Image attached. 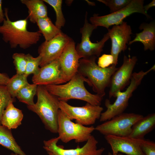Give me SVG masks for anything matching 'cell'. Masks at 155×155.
I'll list each match as a JSON object with an SVG mask.
<instances>
[{"label": "cell", "mask_w": 155, "mask_h": 155, "mask_svg": "<svg viewBox=\"0 0 155 155\" xmlns=\"http://www.w3.org/2000/svg\"><path fill=\"white\" fill-rule=\"evenodd\" d=\"M155 6V0H153L150 3L144 6V8L145 12L147 13V11L150 8Z\"/></svg>", "instance_id": "cell-35"}, {"label": "cell", "mask_w": 155, "mask_h": 155, "mask_svg": "<svg viewBox=\"0 0 155 155\" xmlns=\"http://www.w3.org/2000/svg\"><path fill=\"white\" fill-rule=\"evenodd\" d=\"M59 108L71 120L75 119L76 123L84 126L94 124L100 119L103 110L100 105L88 102L82 106H74L61 100L59 101Z\"/></svg>", "instance_id": "cell-9"}, {"label": "cell", "mask_w": 155, "mask_h": 155, "mask_svg": "<svg viewBox=\"0 0 155 155\" xmlns=\"http://www.w3.org/2000/svg\"><path fill=\"white\" fill-rule=\"evenodd\" d=\"M137 61L135 56H124L122 65L118 68L111 78L109 86V98L115 97L116 93L123 90L128 84Z\"/></svg>", "instance_id": "cell-13"}, {"label": "cell", "mask_w": 155, "mask_h": 155, "mask_svg": "<svg viewBox=\"0 0 155 155\" xmlns=\"http://www.w3.org/2000/svg\"><path fill=\"white\" fill-rule=\"evenodd\" d=\"M10 155H19L15 153H12Z\"/></svg>", "instance_id": "cell-38"}, {"label": "cell", "mask_w": 155, "mask_h": 155, "mask_svg": "<svg viewBox=\"0 0 155 155\" xmlns=\"http://www.w3.org/2000/svg\"><path fill=\"white\" fill-rule=\"evenodd\" d=\"M141 150L144 155H155V143L149 140H140Z\"/></svg>", "instance_id": "cell-31"}, {"label": "cell", "mask_w": 155, "mask_h": 155, "mask_svg": "<svg viewBox=\"0 0 155 155\" xmlns=\"http://www.w3.org/2000/svg\"><path fill=\"white\" fill-rule=\"evenodd\" d=\"M87 13L86 12L84 26L80 29V32L82 34L81 42L75 46L76 51L80 59L94 56L99 57L103 50L105 43L109 38L107 32L99 41L93 43L91 41L90 38L92 33L98 26L88 22Z\"/></svg>", "instance_id": "cell-10"}, {"label": "cell", "mask_w": 155, "mask_h": 155, "mask_svg": "<svg viewBox=\"0 0 155 155\" xmlns=\"http://www.w3.org/2000/svg\"><path fill=\"white\" fill-rule=\"evenodd\" d=\"M143 117L140 114L123 113L98 125L95 130L104 136H129L133 125Z\"/></svg>", "instance_id": "cell-7"}, {"label": "cell", "mask_w": 155, "mask_h": 155, "mask_svg": "<svg viewBox=\"0 0 155 155\" xmlns=\"http://www.w3.org/2000/svg\"><path fill=\"white\" fill-rule=\"evenodd\" d=\"M113 57L111 54H103L99 57L97 65L102 68L108 67L113 63Z\"/></svg>", "instance_id": "cell-32"}, {"label": "cell", "mask_w": 155, "mask_h": 155, "mask_svg": "<svg viewBox=\"0 0 155 155\" xmlns=\"http://www.w3.org/2000/svg\"><path fill=\"white\" fill-rule=\"evenodd\" d=\"M108 30L109 38L111 41V54L113 57V64L116 66L119 54L127 49V44L131 41L132 30L130 26L124 21L121 24L114 25L111 29Z\"/></svg>", "instance_id": "cell-14"}, {"label": "cell", "mask_w": 155, "mask_h": 155, "mask_svg": "<svg viewBox=\"0 0 155 155\" xmlns=\"http://www.w3.org/2000/svg\"><path fill=\"white\" fill-rule=\"evenodd\" d=\"M13 102L9 103L3 112L1 119V125L11 130L20 125L23 118L22 111L14 106Z\"/></svg>", "instance_id": "cell-20"}, {"label": "cell", "mask_w": 155, "mask_h": 155, "mask_svg": "<svg viewBox=\"0 0 155 155\" xmlns=\"http://www.w3.org/2000/svg\"><path fill=\"white\" fill-rule=\"evenodd\" d=\"M131 0H98L108 6L111 13L118 11L128 5Z\"/></svg>", "instance_id": "cell-30"}, {"label": "cell", "mask_w": 155, "mask_h": 155, "mask_svg": "<svg viewBox=\"0 0 155 155\" xmlns=\"http://www.w3.org/2000/svg\"><path fill=\"white\" fill-rule=\"evenodd\" d=\"M85 82L89 84L87 78L77 73L65 84L44 86L51 94L57 97L59 101L67 102L70 99H76L100 106L103 97L90 93L84 86Z\"/></svg>", "instance_id": "cell-2"}, {"label": "cell", "mask_w": 155, "mask_h": 155, "mask_svg": "<svg viewBox=\"0 0 155 155\" xmlns=\"http://www.w3.org/2000/svg\"><path fill=\"white\" fill-rule=\"evenodd\" d=\"M37 86L34 84H28L18 92L16 97L19 101L25 104L27 106L34 105V98L36 94Z\"/></svg>", "instance_id": "cell-24"}, {"label": "cell", "mask_w": 155, "mask_h": 155, "mask_svg": "<svg viewBox=\"0 0 155 155\" xmlns=\"http://www.w3.org/2000/svg\"><path fill=\"white\" fill-rule=\"evenodd\" d=\"M80 59L75 43L72 39L58 59L61 69L67 82L77 73Z\"/></svg>", "instance_id": "cell-16"}, {"label": "cell", "mask_w": 155, "mask_h": 155, "mask_svg": "<svg viewBox=\"0 0 155 155\" xmlns=\"http://www.w3.org/2000/svg\"><path fill=\"white\" fill-rule=\"evenodd\" d=\"M72 39L62 32L51 40L43 42L38 49L39 55L41 57L40 67L58 59L66 46Z\"/></svg>", "instance_id": "cell-12"}, {"label": "cell", "mask_w": 155, "mask_h": 155, "mask_svg": "<svg viewBox=\"0 0 155 155\" xmlns=\"http://www.w3.org/2000/svg\"><path fill=\"white\" fill-rule=\"evenodd\" d=\"M57 123L58 137L64 143L73 140L77 143L86 142L95 130L93 126L87 127L73 122L60 109L57 117Z\"/></svg>", "instance_id": "cell-6"}, {"label": "cell", "mask_w": 155, "mask_h": 155, "mask_svg": "<svg viewBox=\"0 0 155 155\" xmlns=\"http://www.w3.org/2000/svg\"><path fill=\"white\" fill-rule=\"evenodd\" d=\"M27 77L24 74L16 73L9 78L6 86L9 92L13 98L16 97L18 92L29 83L27 80Z\"/></svg>", "instance_id": "cell-25"}, {"label": "cell", "mask_w": 155, "mask_h": 155, "mask_svg": "<svg viewBox=\"0 0 155 155\" xmlns=\"http://www.w3.org/2000/svg\"><path fill=\"white\" fill-rule=\"evenodd\" d=\"M47 152L48 155H54L52 153L50 152Z\"/></svg>", "instance_id": "cell-36"}, {"label": "cell", "mask_w": 155, "mask_h": 155, "mask_svg": "<svg viewBox=\"0 0 155 155\" xmlns=\"http://www.w3.org/2000/svg\"><path fill=\"white\" fill-rule=\"evenodd\" d=\"M142 32L136 34L133 40L130 41L128 44L130 45L136 42H140L144 46V51H152L155 48V22L153 20L149 23H144L140 27Z\"/></svg>", "instance_id": "cell-18"}, {"label": "cell", "mask_w": 155, "mask_h": 155, "mask_svg": "<svg viewBox=\"0 0 155 155\" xmlns=\"http://www.w3.org/2000/svg\"><path fill=\"white\" fill-rule=\"evenodd\" d=\"M58 137L43 141V148L46 152H50L54 155H102L105 148L97 149L98 141L91 135L82 147L77 146L76 148L65 149L58 146L59 140Z\"/></svg>", "instance_id": "cell-11"}, {"label": "cell", "mask_w": 155, "mask_h": 155, "mask_svg": "<svg viewBox=\"0 0 155 155\" xmlns=\"http://www.w3.org/2000/svg\"><path fill=\"white\" fill-rule=\"evenodd\" d=\"M27 63L24 75L28 77L30 74L36 73L40 68V64L41 57L38 55L36 57H33L30 54H26Z\"/></svg>", "instance_id": "cell-27"}, {"label": "cell", "mask_w": 155, "mask_h": 155, "mask_svg": "<svg viewBox=\"0 0 155 155\" xmlns=\"http://www.w3.org/2000/svg\"><path fill=\"white\" fill-rule=\"evenodd\" d=\"M155 69L154 65L146 71L141 70L133 73L129 85L125 91H119L116 93V99L113 103H111L108 99L105 100L104 104L106 110L101 113L100 121L104 122L124 113L128 105L129 100L133 93L140 84L144 77Z\"/></svg>", "instance_id": "cell-5"}, {"label": "cell", "mask_w": 155, "mask_h": 155, "mask_svg": "<svg viewBox=\"0 0 155 155\" xmlns=\"http://www.w3.org/2000/svg\"><path fill=\"white\" fill-rule=\"evenodd\" d=\"M108 155H118V154H113L110 152H109L108 154Z\"/></svg>", "instance_id": "cell-37"}, {"label": "cell", "mask_w": 155, "mask_h": 155, "mask_svg": "<svg viewBox=\"0 0 155 155\" xmlns=\"http://www.w3.org/2000/svg\"><path fill=\"white\" fill-rule=\"evenodd\" d=\"M32 81L33 84L38 86H43L67 82L61 69L58 59L40 68L34 75Z\"/></svg>", "instance_id": "cell-15"}, {"label": "cell", "mask_w": 155, "mask_h": 155, "mask_svg": "<svg viewBox=\"0 0 155 155\" xmlns=\"http://www.w3.org/2000/svg\"><path fill=\"white\" fill-rule=\"evenodd\" d=\"M14 100L9 92L6 86L0 85V125L3 111L9 103Z\"/></svg>", "instance_id": "cell-29"}, {"label": "cell", "mask_w": 155, "mask_h": 155, "mask_svg": "<svg viewBox=\"0 0 155 155\" xmlns=\"http://www.w3.org/2000/svg\"><path fill=\"white\" fill-rule=\"evenodd\" d=\"M36 94V103L27 106L28 108L39 116L46 129L52 133H57L59 100L51 94L44 86H37Z\"/></svg>", "instance_id": "cell-3"}, {"label": "cell", "mask_w": 155, "mask_h": 155, "mask_svg": "<svg viewBox=\"0 0 155 155\" xmlns=\"http://www.w3.org/2000/svg\"><path fill=\"white\" fill-rule=\"evenodd\" d=\"M2 1L0 0V23L3 22L5 18V16L2 7Z\"/></svg>", "instance_id": "cell-34"}, {"label": "cell", "mask_w": 155, "mask_h": 155, "mask_svg": "<svg viewBox=\"0 0 155 155\" xmlns=\"http://www.w3.org/2000/svg\"><path fill=\"white\" fill-rule=\"evenodd\" d=\"M11 130L0 125V144L19 155H26L14 138Z\"/></svg>", "instance_id": "cell-23"}, {"label": "cell", "mask_w": 155, "mask_h": 155, "mask_svg": "<svg viewBox=\"0 0 155 155\" xmlns=\"http://www.w3.org/2000/svg\"><path fill=\"white\" fill-rule=\"evenodd\" d=\"M12 57L16 73L24 74L27 63L26 54L22 53H15L13 54Z\"/></svg>", "instance_id": "cell-28"}, {"label": "cell", "mask_w": 155, "mask_h": 155, "mask_svg": "<svg viewBox=\"0 0 155 155\" xmlns=\"http://www.w3.org/2000/svg\"><path fill=\"white\" fill-rule=\"evenodd\" d=\"M155 127V114H149L134 124L129 137L136 139H144V136L152 131Z\"/></svg>", "instance_id": "cell-19"}, {"label": "cell", "mask_w": 155, "mask_h": 155, "mask_svg": "<svg viewBox=\"0 0 155 155\" xmlns=\"http://www.w3.org/2000/svg\"><path fill=\"white\" fill-rule=\"evenodd\" d=\"M118 155H125L123 154H118Z\"/></svg>", "instance_id": "cell-39"}, {"label": "cell", "mask_w": 155, "mask_h": 155, "mask_svg": "<svg viewBox=\"0 0 155 155\" xmlns=\"http://www.w3.org/2000/svg\"><path fill=\"white\" fill-rule=\"evenodd\" d=\"M51 6L55 11L56 15V20L55 25L61 29L65 24V20L62 10V0H43Z\"/></svg>", "instance_id": "cell-26"}, {"label": "cell", "mask_w": 155, "mask_h": 155, "mask_svg": "<svg viewBox=\"0 0 155 155\" xmlns=\"http://www.w3.org/2000/svg\"><path fill=\"white\" fill-rule=\"evenodd\" d=\"M144 4L143 0H131L128 5L118 11L103 16L94 15L90 20L92 24L108 29L112 25L121 24L125 18L133 13H141L150 18L151 17L144 9Z\"/></svg>", "instance_id": "cell-8"}, {"label": "cell", "mask_w": 155, "mask_h": 155, "mask_svg": "<svg viewBox=\"0 0 155 155\" xmlns=\"http://www.w3.org/2000/svg\"><path fill=\"white\" fill-rule=\"evenodd\" d=\"M9 79V78L6 74L0 73V85L6 86Z\"/></svg>", "instance_id": "cell-33"}, {"label": "cell", "mask_w": 155, "mask_h": 155, "mask_svg": "<svg viewBox=\"0 0 155 155\" xmlns=\"http://www.w3.org/2000/svg\"><path fill=\"white\" fill-rule=\"evenodd\" d=\"M21 3L27 7L30 21L36 23L37 20L47 17V7L43 0H21Z\"/></svg>", "instance_id": "cell-21"}, {"label": "cell", "mask_w": 155, "mask_h": 155, "mask_svg": "<svg viewBox=\"0 0 155 155\" xmlns=\"http://www.w3.org/2000/svg\"><path fill=\"white\" fill-rule=\"evenodd\" d=\"M96 58L94 56L80 59L77 73L87 78L94 92L103 97L105 89L109 86L111 78L118 68L113 64L108 67H100L96 62Z\"/></svg>", "instance_id": "cell-4"}, {"label": "cell", "mask_w": 155, "mask_h": 155, "mask_svg": "<svg viewBox=\"0 0 155 155\" xmlns=\"http://www.w3.org/2000/svg\"><path fill=\"white\" fill-rule=\"evenodd\" d=\"M104 138L111 146L113 154L121 152L127 155H144L140 147V140L111 135L104 136Z\"/></svg>", "instance_id": "cell-17"}, {"label": "cell", "mask_w": 155, "mask_h": 155, "mask_svg": "<svg viewBox=\"0 0 155 155\" xmlns=\"http://www.w3.org/2000/svg\"><path fill=\"white\" fill-rule=\"evenodd\" d=\"M4 13L5 18L0 25V34L3 41L8 43L11 48L19 46L26 49L38 43L41 34L38 31L28 30L27 18L12 21L9 17L7 8H5Z\"/></svg>", "instance_id": "cell-1"}, {"label": "cell", "mask_w": 155, "mask_h": 155, "mask_svg": "<svg viewBox=\"0 0 155 155\" xmlns=\"http://www.w3.org/2000/svg\"><path fill=\"white\" fill-rule=\"evenodd\" d=\"M36 23L39 28L38 31L43 35L45 41H49L62 32L48 16L38 19Z\"/></svg>", "instance_id": "cell-22"}]
</instances>
